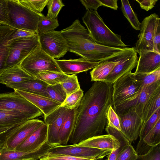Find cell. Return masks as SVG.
Returning <instances> with one entry per match:
<instances>
[{"mask_svg":"<svg viewBox=\"0 0 160 160\" xmlns=\"http://www.w3.org/2000/svg\"><path fill=\"white\" fill-rule=\"evenodd\" d=\"M15 29L7 25H0V73L5 69L9 52V41Z\"/></svg>","mask_w":160,"mask_h":160,"instance_id":"23","label":"cell"},{"mask_svg":"<svg viewBox=\"0 0 160 160\" xmlns=\"http://www.w3.org/2000/svg\"><path fill=\"white\" fill-rule=\"evenodd\" d=\"M138 154L131 144L125 145L119 153L116 160H135Z\"/></svg>","mask_w":160,"mask_h":160,"instance_id":"41","label":"cell"},{"mask_svg":"<svg viewBox=\"0 0 160 160\" xmlns=\"http://www.w3.org/2000/svg\"><path fill=\"white\" fill-rule=\"evenodd\" d=\"M77 108L67 110L59 132L61 145H67L69 141L75 126Z\"/></svg>","mask_w":160,"mask_h":160,"instance_id":"27","label":"cell"},{"mask_svg":"<svg viewBox=\"0 0 160 160\" xmlns=\"http://www.w3.org/2000/svg\"><path fill=\"white\" fill-rule=\"evenodd\" d=\"M9 23L16 29L36 32L40 18L44 15L35 12L20 3L18 0H8Z\"/></svg>","mask_w":160,"mask_h":160,"instance_id":"4","label":"cell"},{"mask_svg":"<svg viewBox=\"0 0 160 160\" xmlns=\"http://www.w3.org/2000/svg\"><path fill=\"white\" fill-rule=\"evenodd\" d=\"M77 145L112 151L119 148L120 143L114 136L107 134L92 137Z\"/></svg>","mask_w":160,"mask_h":160,"instance_id":"22","label":"cell"},{"mask_svg":"<svg viewBox=\"0 0 160 160\" xmlns=\"http://www.w3.org/2000/svg\"><path fill=\"white\" fill-rule=\"evenodd\" d=\"M139 54L135 74L149 73L160 67V53L153 51Z\"/></svg>","mask_w":160,"mask_h":160,"instance_id":"21","label":"cell"},{"mask_svg":"<svg viewBox=\"0 0 160 160\" xmlns=\"http://www.w3.org/2000/svg\"><path fill=\"white\" fill-rule=\"evenodd\" d=\"M135 160H160V145L151 148L146 153L138 155Z\"/></svg>","mask_w":160,"mask_h":160,"instance_id":"44","label":"cell"},{"mask_svg":"<svg viewBox=\"0 0 160 160\" xmlns=\"http://www.w3.org/2000/svg\"></svg>","mask_w":160,"mask_h":160,"instance_id":"56","label":"cell"},{"mask_svg":"<svg viewBox=\"0 0 160 160\" xmlns=\"http://www.w3.org/2000/svg\"><path fill=\"white\" fill-rule=\"evenodd\" d=\"M153 43L155 51L160 53V18L156 21L153 35Z\"/></svg>","mask_w":160,"mask_h":160,"instance_id":"46","label":"cell"},{"mask_svg":"<svg viewBox=\"0 0 160 160\" xmlns=\"http://www.w3.org/2000/svg\"><path fill=\"white\" fill-rule=\"evenodd\" d=\"M112 106L110 105L107 111V125L121 132L119 118Z\"/></svg>","mask_w":160,"mask_h":160,"instance_id":"42","label":"cell"},{"mask_svg":"<svg viewBox=\"0 0 160 160\" xmlns=\"http://www.w3.org/2000/svg\"><path fill=\"white\" fill-rule=\"evenodd\" d=\"M39 160H92L67 155H62L49 157L41 158Z\"/></svg>","mask_w":160,"mask_h":160,"instance_id":"50","label":"cell"},{"mask_svg":"<svg viewBox=\"0 0 160 160\" xmlns=\"http://www.w3.org/2000/svg\"><path fill=\"white\" fill-rule=\"evenodd\" d=\"M53 147L48 145L46 142L39 149L31 152L9 150L4 148L0 150V160H39Z\"/></svg>","mask_w":160,"mask_h":160,"instance_id":"19","label":"cell"},{"mask_svg":"<svg viewBox=\"0 0 160 160\" xmlns=\"http://www.w3.org/2000/svg\"><path fill=\"white\" fill-rule=\"evenodd\" d=\"M49 98L62 104L67 95L61 83L53 85H49L46 89Z\"/></svg>","mask_w":160,"mask_h":160,"instance_id":"37","label":"cell"},{"mask_svg":"<svg viewBox=\"0 0 160 160\" xmlns=\"http://www.w3.org/2000/svg\"><path fill=\"white\" fill-rule=\"evenodd\" d=\"M121 2V9L124 16L134 29L140 30L141 23L131 7L129 1L128 0H122Z\"/></svg>","mask_w":160,"mask_h":160,"instance_id":"31","label":"cell"},{"mask_svg":"<svg viewBox=\"0 0 160 160\" xmlns=\"http://www.w3.org/2000/svg\"><path fill=\"white\" fill-rule=\"evenodd\" d=\"M112 84L95 81L84 95L76 108L74 128L69 142L77 145L101 135L107 125V112L112 105Z\"/></svg>","mask_w":160,"mask_h":160,"instance_id":"1","label":"cell"},{"mask_svg":"<svg viewBox=\"0 0 160 160\" xmlns=\"http://www.w3.org/2000/svg\"><path fill=\"white\" fill-rule=\"evenodd\" d=\"M55 60L61 71L67 75H76L93 69L101 62H91L82 58L77 59Z\"/></svg>","mask_w":160,"mask_h":160,"instance_id":"17","label":"cell"},{"mask_svg":"<svg viewBox=\"0 0 160 160\" xmlns=\"http://www.w3.org/2000/svg\"><path fill=\"white\" fill-rule=\"evenodd\" d=\"M0 110L18 112L30 120L43 114L38 108L14 92L0 94Z\"/></svg>","mask_w":160,"mask_h":160,"instance_id":"7","label":"cell"},{"mask_svg":"<svg viewBox=\"0 0 160 160\" xmlns=\"http://www.w3.org/2000/svg\"><path fill=\"white\" fill-rule=\"evenodd\" d=\"M80 1L87 11L92 10L97 11L98 8L102 6L100 0H81Z\"/></svg>","mask_w":160,"mask_h":160,"instance_id":"47","label":"cell"},{"mask_svg":"<svg viewBox=\"0 0 160 160\" xmlns=\"http://www.w3.org/2000/svg\"><path fill=\"white\" fill-rule=\"evenodd\" d=\"M49 85L43 81L34 78L26 81L6 86L7 87L49 98L46 89Z\"/></svg>","mask_w":160,"mask_h":160,"instance_id":"25","label":"cell"},{"mask_svg":"<svg viewBox=\"0 0 160 160\" xmlns=\"http://www.w3.org/2000/svg\"><path fill=\"white\" fill-rule=\"evenodd\" d=\"M18 0L19 2L23 6L32 11L38 13H41L45 7L47 5L49 1V0Z\"/></svg>","mask_w":160,"mask_h":160,"instance_id":"39","label":"cell"},{"mask_svg":"<svg viewBox=\"0 0 160 160\" xmlns=\"http://www.w3.org/2000/svg\"><path fill=\"white\" fill-rule=\"evenodd\" d=\"M111 152L77 145H61L50 148L47 154L41 158L67 155L96 160L102 159Z\"/></svg>","mask_w":160,"mask_h":160,"instance_id":"8","label":"cell"},{"mask_svg":"<svg viewBox=\"0 0 160 160\" xmlns=\"http://www.w3.org/2000/svg\"><path fill=\"white\" fill-rule=\"evenodd\" d=\"M67 109L60 106L50 114L44 116V123L48 126L46 142L54 147L61 145L59 132Z\"/></svg>","mask_w":160,"mask_h":160,"instance_id":"15","label":"cell"},{"mask_svg":"<svg viewBox=\"0 0 160 160\" xmlns=\"http://www.w3.org/2000/svg\"><path fill=\"white\" fill-rule=\"evenodd\" d=\"M102 6L110 8L115 10H117L118 7L117 0H100Z\"/></svg>","mask_w":160,"mask_h":160,"instance_id":"52","label":"cell"},{"mask_svg":"<svg viewBox=\"0 0 160 160\" xmlns=\"http://www.w3.org/2000/svg\"><path fill=\"white\" fill-rule=\"evenodd\" d=\"M2 24L1 22H0V25Z\"/></svg>","mask_w":160,"mask_h":160,"instance_id":"55","label":"cell"},{"mask_svg":"<svg viewBox=\"0 0 160 160\" xmlns=\"http://www.w3.org/2000/svg\"><path fill=\"white\" fill-rule=\"evenodd\" d=\"M14 92L31 103L42 112L44 116L47 115L58 108L61 103L50 98L43 96L14 89Z\"/></svg>","mask_w":160,"mask_h":160,"instance_id":"18","label":"cell"},{"mask_svg":"<svg viewBox=\"0 0 160 160\" xmlns=\"http://www.w3.org/2000/svg\"><path fill=\"white\" fill-rule=\"evenodd\" d=\"M36 33L35 32L16 29L9 42L19 38L30 37Z\"/></svg>","mask_w":160,"mask_h":160,"instance_id":"48","label":"cell"},{"mask_svg":"<svg viewBox=\"0 0 160 160\" xmlns=\"http://www.w3.org/2000/svg\"><path fill=\"white\" fill-rule=\"evenodd\" d=\"M83 95V91L80 88L68 95L60 106L67 109L76 108L80 104Z\"/></svg>","mask_w":160,"mask_h":160,"instance_id":"35","label":"cell"},{"mask_svg":"<svg viewBox=\"0 0 160 160\" xmlns=\"http://www.w3.org/2000/svg\"><path fill=\"white\" fill-rule=\"evenodd\" d=\"M44 123L42 120L34 119L27 120L13 128L7 134L5 148L14 150Z\"/></svg>","mask_w":160,"mask_h":160,"instance_id":"13","label":"cell"},{"mask_svg":"<svg viewBox=\"0 0 160 160\" xmlns=\"http://www.w3.org/2000/svg\"><path fill=\"white\" fill-rule=\"evenodd\" d=\"M47 5L48 12L46 17L51 19L56 18L59 12L64 6L61 0H49Z\"/></svg>","mask_w":160,"mask_h":160,"instance_id":"43","label":"cell"},{"mask_svg":"<svg viewBox=\"0 0 160 160\" xmlns=\"http://www.w3.org/2000/svg\"><path fill=\"white\" fill-rule=\"evenodd\" d=\"M69 75L62 72L48 71L39 73L35 78L42 80L48 85H53L64 82Z\"/></svg>","mask_w":160,"mask_h":160,"instance_id":"30","label":"cell"},{"mask_svg":"<svg viewBox=\"0 0 160 160\" xmlns=\"http://www.w3.org/2000/svg\"><path fill=\"white\" fill-rule=\"evenodd\" d=\"M35 160V159H28V160Z\"/></svg>","mask_w":160,"mask_h":160,"instance_id":"54","label":"cell"},{"mask_svg":"<svg viewBox=\"0 0 160 160\" xmlns=\"http://www.w3.org/2000/svg\"><path fill=\"white\" fill-rule=\"evenodd\" d=\"M96 160H107V159H106L105 160H104V159H97Z\"/></svg>","mask_w":160,"mask_h":160,"instance_id":"53","label":"cell"},{"mask_svg":"<svg viewBox=\"0 0 160 160\" xmlns=\"http://www.w3.org/2000/svg\"><path fill=\"white\" fill-rule=\"evenodd\" d=\"M38 37L40 48L52 58L59 59L68 52L67 41L61 31H49Z\"/></svg>","mask_w":160,"mask_h":160,"instance_id":"11","label":"cell"},{"mask_svg":"<svg viewBox=\"0 0 160 160\" xmlns=\"http://www.w3.org/2000/svg\"><path fill=\"white\" fill-rule=\"evenodd\" d=\"M108 133L118 139L120 143L119 148L112 151L107 156V160H116L119 153L123 147L125 145L130 143L121 131L114 128H110L108 131Z\"/></svg>","mask_w":160,"mask_h":160,"instance_id":"33","label":"cell"},{"mask_svg":"<svg viewBox=\"0 0 160 160\" xmlns=\"http://www.w3.org/2000/svg\"><path fill=\"white\" fill-rule=\"evenodd\" d=\"M32 79L34 78L21 68L19 65L5 69L0 73V83L6 86Z\"/></svg>","mask_w":160,"mask_h":160,"instance_id":"24","label":"cell"},{"mask_svg":"<svg viewBox=\"0 0 160 160\" xmlns=\"http://www.w3.org/2000/svg\"><path fill=\"white\" fill-rule=\"evenodd\" d=\"M135 75L137 79L141 83L142 87L149 85L160 81V67L149 73Z\"/></svg>","mask_w":160,"mask_h":160,"instance_id":"36","label":"cell"},{"mask_svg":"<svg viewBox=\"0 0 160 160\" xmlns=\"http://www.w3.org/2000/svg\"><path fill=\"white\" fill-rule=\"evenodd\" d=\"M160 120V108L156 111L147 121L143 123L141 127L139 137L138 143L144 142L143 139Z\"/></svg>","mask_w":160,"mask_h":160,"instance_id":"34","label":"cell"},{"mask_svg":"<svg viewBox=\"0 0 160 160\" xmlns=\"http://www.w3.org/2000/svg\"><path fill=\"white\" fill-rule=\"evenodd\" d=\"M160 88V81L144 86L135 97L113 107V109L118 115L123 114L132 110L142 119L144 108L155 91Z\"/></svg>","mask_w":160,"mask_h":160,"instance_id":"10","label":"cell"},{"mask_svg":"<svg viewBox=\"0 0 160 160\" xmlns=\"http://www.w3.org/2000/svg\"><path fill=\"white\" fill-rule=\"evenodd\" d=\"M113 106L135 97L142 88L141 83L134 73H127L118 79L112 84Z\"/></svg>","mask_w":160,"mask_h":160,"instance_id":"6","label":"cell"},{"mask_svg":"<svg viewBox=\"0 0 160 160\" xmlns=\"http://www.w3.org/2000/svg\"><path fill=\"white\" fill-rule=\"evenodd\" d=\"M13 128H0V150L5 148L7 134Z\"/></svg>","mask_w":160,"mask_h":160,"instance_id":"51","label":"cell"},{"mask_svg":"<svg viewBox=\"0 0 160 160\" xmlns=\"http://www.w3.org/2000/svg\"><path fill=\"white\" fill-rule=\"evenodd\" d=\"M120 120L121 132L130 143L139 137L143 122L132 110L122 115H118Z\"/></svg>","mask_w":160,"mask_h":160,"instance_id":"16","label":"cell"},{"mask_svg":"<svg viewBox=\"0 0 160 160\" xmlns=\"http://www.w3.org/2000/svg\"><path fill=\"white\" fill-rule=\"evenodd\" d=\"M159 16L155 13L151 14L144 18L141 23L135 49L139 54L148 51H155L153 43V32Z\"/></svg>","mask_w":160,"mask_h":160,"instance_id":"14","label":"cell"},{"mask_svg":"<svg viewBox=\"0 0 160 160\" xmlns=\"http://www.w3.org/2000/svg\"><path fill=\"white\" fill-rule=\"evenodd\" d=\"M159 108H160V88L155 91L143 109L142 118L143 123L149 119Z\"/></svg>","mask_w":160,"mask_h":160,"instance_id":"29","label":"cell"},{"mask_svg":"<svg viewBox=\"0 0 160 160\" xmlns=\"http://www.w3.org/2000/svg\"><path fill=\"white\" fill-rule=\"evenodd\" d=\"M116 54L101 62L93 69L90 72L91 81L104 82L118 62Z\"/></svg>","mask_w":160,"mask_h":160,"instance_id":"26","label":"cell"},{"mask_svg":"<svg viewBox=\"0 0 160 160\" xmlns=\"http://www.w3.org/2000/svg\"><path fill=\"white\" fill-rule=\"evenodd\" d=\"M148 146L153 147L160 143V120L143 139Z\"/></svg>","mask_w":160,"mask_h":160,"instance_id":"38","label":"cell"},{"mask_svg":"<svg viewBox=\"0 0 160 160\" xmlns=\"http://www.w3.org/2000/svg\"><path fill=\"white\" fill-rule=\"evenodd\" d=\"M140 5L141 8L147 11L152 9L155 5L158 0H136Z\"/></svg>","mask_w":160,"mask_h":160,"instance_id":"49","label":"cell"},{"mask_svg":"<svg viewBox=\"0 0 160 160\" xmlns=\"http://www.w3.org/2000/svg\"><path fill=\"white\" fill-rule=\"evenodd\" d=\"M47 133L48 126L44 123L14 150L28 152L39 149L46 142Z\"/></svg>","mask_w":160,"mask_h":160,"instance_id":"20","label":"cell"},{"mask_svg":"<svg viewBox=\"0 0 160 160\" xmlns=\"http://www.w3.org/2000/svg\"><path fill=\"white\" fill-rule=\"evenodd\" d=\"M9 22L8 0H0V22L8 25Z\"/></svg>","mask_w":160,"mask_h":160,"instance_id":"45","label":"cell"},{"mask_svg":"<svg viewBox=\"0 0 160 160\" xmlns=\"http://www.w3.org/2000/svg\"><path fill=\"white\" fill-rule=\"evenodd\" d=\"M19 66L34 78L38 74L44 72H62L55 59L44 52L40 45L25 58Z\"/></svg>","mask_w":160,"mask_h":160,"instance_id":"5","label":"cell"},{"mask_svg":"<svg viewBox=\"0 0 160 160\" xmlns=\"http://www.w3.org/2000/svg\"><path fill=\"white\" fill-rule=\"evenodd\" d=\"M9 42V52L5 69L19 65L40 45L37 33L30 37L18 38Z\"/></svg>","mask_w":160,"mask_h":160,"instance_id":"9","label":"cell"},{"mask_svg":"<svg viewBox=\"0 0 160 160\" xmlns=\"http://www.w3.org/2000/svg\"><path fill=\"white\" fill-rule=\"evenodd\" d=\"M67 96L80 89L76 75H69L67 79L61 83Z\"/></svg>","mask_w":160,"mask_h":160,"instance_id":"40","label":"cell"},{"mask_svg":"<svg viewBox=\"0 0 160 160\" xmlns=\"http://www.w3.org/2000/svg\"><path fill=\"white\" fill-rule=\"evenodd\" d=\"M59 26V24L57 18L51 19L44 15L39 18L36 33L39 36L48 32L54 30Z\"/></svg>","mask_w":160,"mask_h":160,"instance_id":"32","label":"cell"},{"mask_svg":"<svg viewBox=\"0 0 160 160\" xmlns=\"http://www.w3.org/2000/svg\"><path fill=\"white\" fill-rule=\"evenodd\" d=\"M29 120L18 112L0 110V128H13Z\"/></svg>","mask_w":160,"mask_h":160,"instance_id":"28","label":"cell"},{"mask_svg":"<svg viewBox=\"0 0 160 160\" xmlns=\"http://www.w3.org/2000/svg\"><path fill=\"white\" fill-rule=\"evenodd\" d=\"M82 20L90 36L96 43L105 46L124 48L121 36L112 32L105 24L97 11H87Z\"/></svg>","mask_w":160,"mask_h":160,"instance_id":"3","label":"cell"},{"mask_svg":"<svg viewBox=\"0 0 160 160\" xmlns=\"http://www.w3.org/2000/svg\"><path fill=\"white\" fill-rule=\"evenodd\" d=\"M61 32L67 41L68 51L91 62L103 61L123 49L122 48L107 46L96 43L78 19Z\"/></svg>","mask_w":160,"mask_h":160,"instance_id":"2","label":"cell"},{"mask_svg":"<svg viewBox=\"0 0 160 160\" xmlns=\"http://www.w3.org/2000/svg\"><path fill=\"white\" fill-rule=\"evenodd\" d=\"M135 47H126L116 54L118 62L104 82L113 84L125 74L137 66L138 58Z\"/></svg>","mask_w":160,"mask_h":160,"instance_id":"12","label":"cell"}]
</instances>
